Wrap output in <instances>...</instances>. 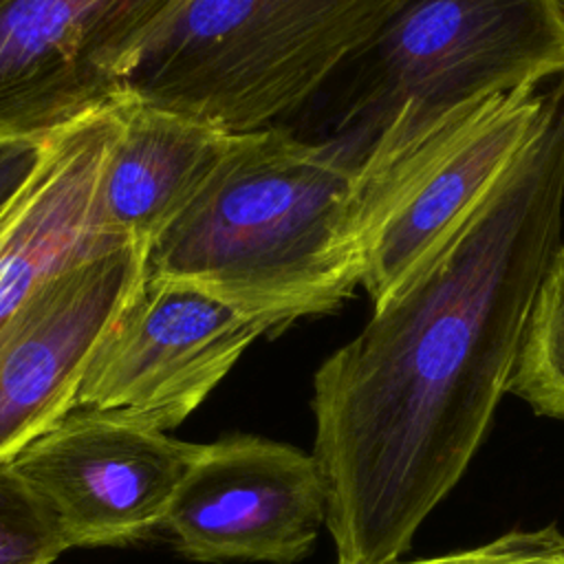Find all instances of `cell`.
Wrapping results in <instances>:
<instances>
[{"label": "cell", "mask_w": 564, "mask_h": 564, "mask_svg": "<svg viewBox=\"0 0 564 564\" xmlns=\"http://www.w3.org/2000/svg\"><path fill=\"white\" fill-rule=\"evenodd\" d=\"M357 165L344 145L282 126L231 134L198 196L152 245L145 275L212 293L264 335L337 311L364 278Z\"/></svg>", "instance_id": "obj_2"}, {"label": "cell", "mask_w": 564, "mask_h": 564, "mask_svg": "<svg viewBox=\"0 0 564 564\" xmlns=\"http://www.w3.org/2000/svg\"><path fill=\"white\" fill-rule=\"evenodd\" d=\"M262 328L181 280L143 275L99 337L75 408L121 410L159 430L181 425Z\"/></svg>", "instance_id": "obj_7"}, {"label": "cell", "mask_w": 564, "mask_h": 564, "mask_svg": "<svg viewBox=\"0 0 564 564\" xmlns=\"http://www.w3.org/2000/svg\"><path fill=\"white\" fill-rule=\"evenodd\" d=\"M112 128L108 106L44 137L33 174L0 216V326L59 269L123 247L93 234V198Z\"/></svg>", "instance_id": "obj_12"}, {"label": "cell", "mask_w": 564, "mask_h": 564, "mask_svg": "<svg viewBox=\"0 0 564 564\" xmlns=\"http://www.w3.org/2000/svg\"><path fill=\"white\" fill-rule=\"evenodd\" d=\"M509 392L535 414L564 421V240L535 291Z\"/></svg>", "instance_id": "obj_13"}, {"label": "cell", "mask_w": 564, "mask_h": 564, "mask_svg": "<svg viewBox=\"0 0 564 564\" xmlns=\"http://www.w3.org/2000/svg\"><path fill=\"white\" fill-rule=\"evenodd\" d=\"M163 527L196 562L293 564L326 527V487L313 454L234 434L203 443Z\"/></svg>", "instance_id": "obj_9"}, {"label": "cell", "mask_w": 564, "mask_h": 564, "mask_svg": "<svg viewBox=\"0 0 564 564\" xmlns=\"http://www.w3.org/2000/svg\"><path fill=\"white\" fill-rule=\"evenodd\" d=\"M346 68L324 141L375 170L474 101L564 77V13L557 0H405Z\"/></svg>", "instance_id": "obj_4"}, {"label": "cell", "mask_w": 564, "mask_h": 564, "mask_svg": "<svg viewBox=\"0 0 564 564\" xmlns=\"http://www.w3.org/2000/svg\"><path fill=\"white\" fill-rule=\"evenodd\" d=\"M183 0H0V134L46 137L121 95Z\"/></svg>", "instance_id": "obj_8"}, {"label": "cell", "mask_w": 564, "mask_h": 564, "mask_svg": "<svg viewBox=\"0 0 564 564\" xmlns=\"http://www.w3.org/2000/svg\"><path fill=\"white\" fill-rule=\"evenodd\" d=\"M551 112V88L474 101L375 170H357L361 286L372 306L489 192Z\"/></svg>", "instance_id": "obj_5"}, {"label": "cell", "mask_w": 564, "mask_h": 564, "mask_svg": "<svg viewBox=\"0 0 564 564\" xmlns=\"http://www.w3.org/2000/svg\"><path fill=\"white\" fill-rule=\"evenodd\" d=\"M557 4H560V9H562V13H564V0H557Z\"/></svg>", "instance_id": "obj_18"}, {"label": "cell", "mask_w": 564, "mask_h": 564, "mask_svg": "<svg viewBox=\"0 0 564 564\" xmlns=\"http://www.w3.org/2000/svg\"><path fill=\"white\" fill-rule=\"evenodd\" d=\"M110 108L115 128L95 187L93 234L148 260L223 161L231 132L132 97Z\"/></svg>", "instance_id": "obj_11"}, {"label": "cell", "mask_w": 564, "mask_h": 564, "mask_svg": "<svg viewBox=\"0 0 564 564\" xmlns=\"http://www.w3.org/2000/svg\"><path fill=\"white\" fill-rule=\"evenodd\" d=\"M44 137L0 134V216L33 174Z\"/></svg>", "instance_id": "obj_16"}, {"label": "cell", "mask_w": 564, "mask_h": 564, "mask_svg": "<svg viewBox=\"0 0 564 564\" xmlns=\"http://www.w3.org/2000/svg\"><path fill=\"white\" fill-rule=\"evenodd\" d=\"M405 0H183L145 40L119 97L238 134L304 108Z\"/></svg>", "instance_id": "obj_3"}, {"label": "cell", "mask_w": 564, "mask_h": 564, "mask_svg": "<svg viewBox=\"0 0 564 564\" xmlns=\"http://www.w3.org/2000/svg\"><path fill=\"white\" fill-rule=\"evenodd\" d=\"M557 93L529 145L313 377V456L337 564L401 560L509 394L562 242Z\"/></svg>", "instance_id": "obj_1"}, {"label": "cell", "mask_w": 564, "mask_h": 564, "mask_svg": "<svg viewBox=\"0 0 564 564\" xmlns=\"http://www.w3.org/2000/svg\"><path fill=\"white\" fill-rule=\"evenodd\" d=\"M66 549L53 518L11 465L0 460V564H53Z\"/></svg>", "instance_id": "obj_14"}, {"label": "cell", "mask_w": 564, "mask_h": 564, "mask_svg": "<svg viewBox=\"0 0 564 564\" xmlns=\"http://www.w3.org/2000/svg\"><path fill=\"white\" fill-rule=\"evenodd\" d=\"M555 93H557V119L562 130V174H564V77L555 82Z\"/></svg>", "instance_id": "obj_17"}, {"label": "cell", "mask_w": 564, "mask_h": 564, "mask_svg": "<svg viewBox=\"0 0 564 564\" xmlns=\"http://www.w3.org/2000/svg\"><path fill=\"white\" fill-rule=\"evenodd\" d=\"M390 564H564V531L555 524L511 529L469 549Z\"/></svg>", "instance_id": "obj_15"}, {"label": "cell", "mask_w": 564, "mask_h": 564, "mask_svg": "<svg viewBox=\"0 0 564 564\" xmlns=\"http://www.w3.org/2000/svg\"><path fill=\"white\" fill-rule=\"evenodd\" d=\"M143 275L145 258L130 245L84 256L0 326V460L75 410L99 337Z\"/></svg>", "instance_id": "obj_10"}, {"label": "cell", "mask_w": 564, "mask_h": 564, "mask_svg": "<svg viewBox=\"0 0 564 564\" xmlns=\"http://www.w3.org/2000/svg\"><path fill=\"white\" fill-rule=\"evenodd\" d=\"M200 447L121 410L75 408L11 465L66 549L115 546L163 527Z\"/></svg>", "instance_id": "obj_6"}]
</instances>
